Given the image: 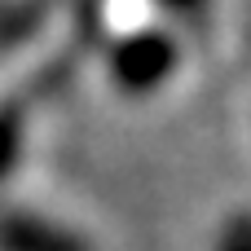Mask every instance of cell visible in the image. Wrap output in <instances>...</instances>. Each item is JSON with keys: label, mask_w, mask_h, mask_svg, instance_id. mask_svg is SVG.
<instances>
[{"label": "cell", "mask_w": 251, "mask_h": 251, "mask_svg": "<svg viewBox=\"0 0 251 251\" xmlns=\"http://www.w3.org/2000/svg\"><path fill=\"white\" fill-rule=\"evenodd\" d=\"M168 4H181V9H190V4H194V0H168Z\"/></svg>", "instance_id": "3"}, {"label": "cell", "mask_w": 251, "mask_h": 251, "mask_svg": "<svg viewBox=\"0 0 251 251\" xmlns=\"http://www.w3.org/2000/svg\"><path fill=\"white\" fill-rule=\"evenodd\" d=\"M221 251H251V221H238V225L225 234Z\"/></svg>", "instance_id": "2"}, {"label": "cell", "mask_w": 251, "mask_h": 251, "mask_svg": "<svg viewBox=\"0 0 251 251\" xmlns=\"http://www.w3.org/2000/svg\"><path fill=\"white\" fill-rule=\"evenodd\" d=\"M168 71V49L159 44V40H132L124 53H119V75H124V84H132V88H150L159 75Z\"/></svg>", "instance_id": "1"}]
</instances>
